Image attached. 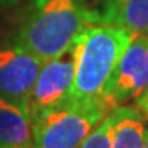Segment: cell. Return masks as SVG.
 I'll return each instance as SVG.
<instances>
[{
	"label": "cell",
	"mask_w": 148,
	"mask_h": 148,
	"mask_svg": "<svg viewBox=\"0 0 148 148\" xmlns=\"http://www.w3.org/2000/svg\"><path fill=\"white\" fill-rule=\"evenodd\" d=\"M100 23L98 12L77 0H36L20 30L18 45L47 62L73 49L80 33Z\"/></svg>",
	"instance_id": "cell-1"
},
{
	"label": "cell",
	"mask_w": 148,
	"mask_h": 148,
	"mask_svg": "<svg viewBox=\"0 0 148 148\" xmlns=\"http://www.w3.org/2000/svg\"><path fill=\"white\" fill-rule=\"evenodd\" d=\"M134 33L118 26L100 23L83 30L73 45L74 82L73 98L104 95L107 82Z\"/></svg>",
	"instance_id": "cell-2"
},
{
	"label": "cell",
	"mask_w": 148,
	"mask_h": 148,
	"mask_svg": "<svg viewBox=\"0 0 148 148\" xmlns=\"http://www.w3.org/2000/svg\"><path fill=\"white\" fill-rule=\"evenodd\" d=\"M115 107L106 95L65 98L33 118L35 148H79Z\"/></svg>",
	"instance_id": "cell-3"
},
{
	"label": "cell",
	"mask_w": 148,
	"mask_h": 148,
	"mask_svg": "<svg viewBox=\"0 0 148 148\" xmlns=\"http://www.w3.org/2000/svg\"><path fill=\"white\" fill-rule=\"evenodd\" d=\"M148 91V35L134 33L106 85L104 95L116 106Z\"/></svg>",
	"instance_id": "cell-4"
},
{
	"label": "cell",
	"mask_w": 148,
	"mask_h": 148,
	"mask_svg": "<svg viewBox=\"0 0 148 148\" xmlns=\"http://www.w3.org/2000/svg\"><path fill=\"white\" fill-rule=\"evenodd\" d=\"M74 71L76 65L73 49L44 62L27 101V109L32 119L71 95Z\"/></svg>",
	"instance_id": "cell-5"
},
{
	"label": "cell",
	"mask_w": 148,
	"mask_h": 148,
	"mask_svg": "<svg viewBox=\"0 0 148 148\" xmlns=\"http://www.w3.org/2000/svg\"><path fill=\"white\" fill-rule=\"evenodd\" d=\"M44 62L20 45L0 50V97L27 107Z\"/></svg>",
	"instance_id": "cell-6"
},
{
	"label": "cell",
	"mask_w": 148,
	"mask_h": 148,
	"mask_svg": "<svg viewBox=\"0 0 148 148\" xmlns=\"http://www.w3.org/2000/svg\"><path fill=\"white\" fill-rule=\"evenodd\" d=\"M0 148H35L29 109L3 97H0Z\"/></svg>",
	"instance_id": "cell-7"
},
{
	"label": "cell",
	"mask_w": 148,
	"mask_h": 148,
	"mask_svg": "<svg viewBox=\"0 0 148 148\" xmlns=\"http://www.w3.org/2000/svg\"><path fill=\"white\" fill-rule=\"evenodd\" d=\"M101 23L148 35V0H104Z\"/></svg>",
	"instance_id": "cell-8"
},
{
	"label": "cell",
	"mask_w": 148,
	"mask_h": 148,
	"mask_svg": "<svg viewBox=\"0 0 148 148\" xmlns=\"http://www.w3.org/2000/svg\"><path fill=\"white\" fill-rule=\"evenodd\" d=\"M134 107L118 106L112 110V148H145V127Z\"/></svg>",
	"instance_id": "cell-9"
},
{
	"label": "cell",
	"mask_w": 148,
	"mask_h": 148,
	"mask_svg": "<svg viewBox=\"0 0 148 148\" xmlns=\"http://www.w3.org/2000/svg\"><path fill=\"white\" fill-rule=\"evenodd\" d=\"M112 125H113V116L110 112L89 133V136L83 140V144L79 148H112Z\"/></svg>",
	"instance_id": "cell-10"
},
{
	"label": "cell",
	"mask_w": 148,
	"mask_h": 148,
	"mask_svg": "<svg viewBox=\"0 0 148 148\" xmlns=\"http://www.w3.org/2000/svg\"><path fill=\"white\" fill-rule=\"evenodd\" d=\"M134 104H136V109L142 113V115H145L148 118V91L144 94V95H140L139 98L134 100Z\"/></svg>",
	"instance_id": "cell-11"
},
{
	"label": "cell",
	"mask_w": 148,
	"mask_h": 148,
	"mask_svg": "<svg viewBox=\"0 0 148 148\" xmlns=\"http://www.w3.org/2000/svg\"><path fill=\"white\" fill-rule=\"evenodd\" d=\"M145 148H148V130H145Z\"/></svg>",
	"instance_id": "cell-12"
},
{
	"label": "cell",
	"mask_w": 148,
	"mask_h": 148,
	"mask_svg": "<svg viewBox=\"0 0 148 148\" xmlns=\"http://www.w3.org/2000/svg\"><path fill=\"white\" fill-rule=\"evenodd\" d=\"M77 2H79L80 5H83V6H86V0H77ZM86 8H88V6H86Z\"/></svg>",
	"instance_id": "cell-13"
}]
</instances>
